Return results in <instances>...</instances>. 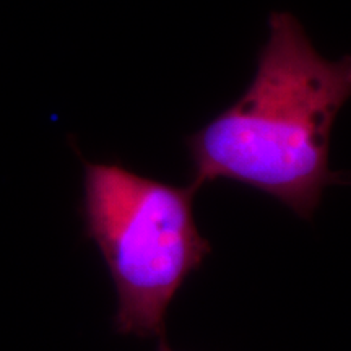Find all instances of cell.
Instances as JSON below:
<instances>
[{"mask_svg": "<svg viewBox=\"0 0 351 351\" xmlns=\"http://www.w3.org/2000/svg\"><path fill=\"white\" fill-rule=\"evenodd\" d=\"M350 98L351 56L326 59L293 13H270L251 85L187 138L192 186L239 182L311 219L333 181L330 135Z\"/></svg>", "mask_w": 351, "mask_h": 351, "instance_id": "cell-1", "label": "cell"}, {"mask_svg": "<svg viewBox=\"0 0 351 351\" xmlns=\"http://www.w3.org/2000/svg\"><path fill=\"white\" fill-rule=\"evenodd\" d=\"M197 189L140 176L117 163H85L86 236L98 245L117 295L122 335L163 337L169 302L208 256L194 218Z\"/></svg>", "mask_w": 351, "mask_h": 351, "instance_id": "cell-2", "label": "cell"}, {"mask_svg": "<svg viewBox=\"0 0 351 351\" xmlns=\"http://www.w3.org/2000/svg\"><path fill=\"white\" fill-rule=\"evenodd\" d=\"M161 351H169V350H168V348H166V346L163 345V348H161Z\"/></svg>", "mask_w": 351, "mask_h": 351, "instance_id": "cell-3", "label": "cell"}]
</instances>
